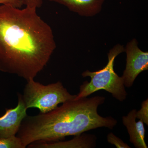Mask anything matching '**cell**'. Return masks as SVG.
<instances>
[{"instance_id":"cell-9","label":"cell","mask_w":148,"mask_h":148,"mask_svg":"<svg viewBox=\"0 0 148 148\" xmlns=\"http://www.w3.org/2000/svg\"><path fill=\"white\" fill-rule=\"evenodd\" d=\"M73 139L66 142L52 143H37L29 145L28 148H93L96 145V138L92 135H77Z\"/></svg>"},{"instance_id":"cell-2","label":"cell","mask_w":148,"mask_h":148,"mask_svg":"<svg viewBox=\"0 0 148 148\" xmlns=\"http://www.w3.org/2000/svg\"><path fill=\"white\" fill-rule=\"evenodd\" d=\"M105 100L102 96L74 99L48 112L27 115L16 136L26 148L33 143L57 142L99 127L112 129L117 121L112 116H101L98 112V107Z\"/></svg>"},{"instance_id":"cell-3","label":"cell","mask_w":148,"mask_h":148,"mask_svg":"<svg viewBox=\"0 0 148 148\" xmlns=\"http://www.w3.org/2000/svg\"><path fill=\"white\" fill-rule=\"evenodd\" d=\"M125 48L121 45L117 44L111 49L108 53V61L103 69L96 71L86 70L82 75L83 77H90V82L86 81L81 85L79 92L75 99L87 97L92 93L104 90L112 94L118 101L123 102L127 98L123 79L114 71L115 59L119 54L124 52Z\"/></svg>"},{"instance_id":"cell-10","label":"cell","mask_w":148,"mask_h":148,"mask_svg":"<svg viewBox=\"0 0 148 148\" xmlns=\"http://www.w3.org/2000/svg\"><path fill=\"white\" fill-rule=\"evenodd\" d=\"M0 148H25L16 135L8 138H0Z\"/></svg>"},{"instance_id":"cell-12","label":"cell","mask_w":148,"mask_h":148,"mask_svg":"<svg viewBox=\"0 0 148 148\" xmlns=\"http://www.w3.org/2000/svg\"><path fill=\"white\" fill-rule=\"evenodd\" d=\"M108 142L112 145L115 146L117 148H130L128 145L124 143L118 137L116 136L112 132H110L107 136Z\"/></svg>"},{"instance_id":"cell-6","label":"cell","mask_w":148,"mask_h":148,"mask_svg":"<svg viewBox=\"0 0 148 148\" xmlns=\"http://www.w3.org/2000/svg\"><path fill=\"white\" fill-rule=\"evenodd\" d=\"M18 104L16 108L6 109L5 114L0 117V138H8L15 136L21 122L27 115V109L22 94L17 93Z\"/></svg>"},{"instance_id":"cell-4","label":"cell","mask_w":148,"mask_h":148,"mask_svg":"<svg viewBox=\"0 0 148 148\" xmlns=\"http://www.w3.org/2000/svg\"><path fill=\"white\" fill-rule=\"evenodd\" d=\"M27 82L22 96L27 109L36 108L45 113L56 109L59 104L74 100L77 96L70 94L59 81L46 86L34 79Z\"/></svg>"},{"instance_id":"cell-11","label":"cell","mask_w":148,"mask_h":148,"mask_svg":"<svg viewBox=\"0 0 148 148\" xmlns=\"http://www.w3.org/2000/svg\"><path fill=\"white\" fill-rule=\"evenodd\" d=\"M136 119L141 120L144 123L148 125V100L143 101L141 105V108L137 111Z\"/></svg>"},{"instance_id":"cell-7","label":"cell","mask_w":148,"mask_h":148,"mask_svg":"<svg viewBox=\"0 0 148 148\" xmlns=\"http://www.w3.org/2000/svg\"><path fill=\"white\" fill-rule=\"evenodd\" d=\"M65 6L81 16L92 17L101 12L105 0H48Z\"/></svg>"},{"instance_id":"cell-1","label":"cell","mask_w":148,"mask_h":148,"mask_svg":"<svg viewBox=\"0 0 148 148\" xmlns=\"http://www.w3.org/2000/svg\"><path fill=\"white\" fill-rule=\"evenodd\" d=\"M37 9L0 5V71L28 81L47 65L56 47Z\"/></svg>"},{"instance_id":"cell-14","label":"cell","mask_w":148,"mask_h":148,"mask_svg":"<svg viewBox=\"0 0 148 148\" xmlns=\"http://www.w3.org/2000/svg\"><path fill=\"white\" fill-rule=\"evenodd\" d=\"M24 5L34 8H40L42 4V0H23Z\"/></svg>"},{"instance_id":"cell-5","label":"cell","mask_w":148,"mask_h":148,"mask_svg":"<svg viewBox=\"0 0 148 148\" xmlns=\"http://www.w3.org/2000/svg\"><path fill=\"white\" fill-rule=\"evenodd\" d=\"M138 45L137 40L133 39L125 48L126 67L122 77L125 87H131L138 75L148 70V52L141 50Z\"/></svg>"},{"instance_id":"cell-8","label":"cell","mask_w":148,"mask_h":148,"mask_svg":"<svg viewBox=\"0 0 148 148\" xmlns=\"http://www.w3.org/2000/svg\"><path fill=\"white\" fill-rule=\"evenodd\" d=\"M137 110L133 109L127 116L122 117V122L129 135L130 142L136 148H148L145 141V130L141 120L136 122Z\"/></svg>"},{"instance_id":"cell-13","label":"cell","mask_w":148,"mask_h":148,"mask_svg":"<svg viewBox=\"0 0 148 148\" xmlns=\"http://www.w3.org/2000/svg\"><path fill=\"white\" fill-rule=\"evenodd\" d=\"M0 4L10 5L19 8H21L24 5L23 0H0Z\"/></svg>"}]
</instances>
